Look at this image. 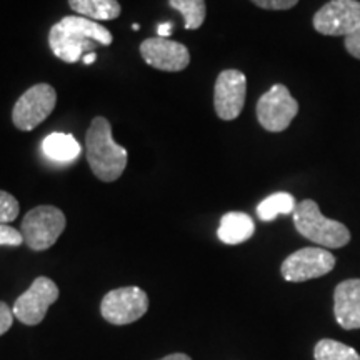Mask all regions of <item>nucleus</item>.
<instances>
[{
    "label": "nucleus",
    "instance_id": "nucleus-23",
    "mask_svg": "<svg viewBox=\"0 0 360 360\" xmlns=\"http://www.w3.org/2000/svg\"><path fill=\"white\" fill-rule=\"evenodd\" d=\"M344 47H345V51L350 53V56H352L354 58H359L360 60V27L355 30L354 34L344 37Z\"/></svg>",
    "mask_w": 360,
    "mask_h": 360
},
{
    "label": "nucleus",
    "instance_id": "nucleus-25",
    "mask_svg": "<svg viewBox=\"0 0 360 360\" xmlns=\"http://www.w3.org/2000/svg\"><path fill=\"white\" fill-rule=\"evenodd\" d=\"M157 32H159L160 37L169 39V35L172 34V24H170V22H167V24H160L157 27Z\"/></svg>",
    "mask_w": 360,
    "mask_h": 360
},
{
    "label": "nucleus",
    "instance_id": "nucleus-20",
    "mask_svg": "<svg viewBox=\"0 0 360 360\" xmlns=\"http://www.w3.org/2000/svg\"><path fill=\"white\" fill-rule=\"evenodd\" d=\"M19 202L12 193L0 191V224L13 222L19 217Z\"/></svg>",
    "mask_w": 360,
    "mask_h": 360
},
{
    "label": "nucleus",
    "instance_id": "nucleus-21",
    "mask_svg": "<svg viewBox=\"0 0 360 360\" xmlns=\"http://www.w3.org/2000/svg\"><path fill=\"white\" fill-rule=\"evenodd\" d=\"M24 242V236L17 229L11 227L7 224H0V245L7 247H19Z\"/></svg>",
    "mask_w": 360,
    "mask_h": 360
},
{
    "label": "nucleus",
    "instance_id": "nucleus-13",
    "mask_svg": "<svg viewBox=\"0 0 360 360\" xmlns=\"http://www.w3.org/2000/svg\"><path fill=\"white\" fill-rule=\"evenodd\" d=\"M334 312L342 328H360V278H349L335 287Z\"/></svg>",
    "mask_w": 360,
    "mask_h": 360
},
{
    "label": "nucleus",
    "instance_id": "nucleus-4",
    "mask_svg": "<svg viewBox=\"0 0 360 360\" xmlns=\"http://www.w3.org/2000/svg\"><path fill=\"white\" fill-rule=\"evenodd\" d=\"M65 215L53 205H39L25 214L22 236L29 249L42 252L51 249L65 229Z\"/></svg>",
    "mask_w": 360,
    "mask_h": 360
},
{
    "label": "nucleus",
    "instance_id": "nucleus-22",
    "mask_svg": "<svg viewBox=\"0 0 360 360\" xmlns=\"http://www.w3.org/2000/svg\"><path fill=\"white\" fill-rule=\"evenodd\" d=\"M252 2L265 11H289L299 4V0H252Z\"/></svg>",
    "mask_w": 360,
    "mask_h": 360
},
{
    "label": "nucleus",
    "instance_id": "nucleus-18",
    "mask_svg": "<svg viewBox=\"0 0 360 360\" xmlns=\"http://www.w3.org/2000/svg\"><path fill=\"white\" fill-rule=\"evenodd\" d=\"M170 7L182 13L187 30H197L204 24L207 15L205 0H169Z\"/></svg>",
    "mask_w": 360,
    "mask_h": 360
},
{
    "label": "nucleus",
    "instance_id": "nucleus-15",
    "mask_svg": "<svg viewBox=\"0 0 360 360\" xmlns=\"http://www.w3.org/2000/svg\"><path fill=\"white\" fill-rule=\"evenodd\" d=\"M42 150L49 159L56 162H72L80 155L82 148L74 135L53 132L44 139Z\"/></svg>",
    "mask_w": 360,
    "mask_h": 360
},
{
    "label": "nucleus",
    "instance_id": "nucleus-5",
    "mask_svg": "<svg viewBox=\"0 0 360 360\" xmlns=\"http://www.w3.org/2000/svg\"><path fill=\"white\" fill-rule=\"evenodd\" d=\"M57 103V92L52 85L37 84L19 97L12 110V122L19 130H34L52 114Z\"/></svg>",
    "mask_w": 360,
    "mask_h": 360
},
{
    "label": "nucleus",
    "instance_id": "nucleus-14",
    "mask_svg": "<svg viewBox=\"0 0 360 360\" xmlns=\"http://www.w3.org/2000/svg\"><path fill=\"white\" fill-rule=\"evenodd\" d=\"M255 224L250 215L244 212H229L220 220L217 236L224 244L238 245L254 236Z\"/></svg>",
    "mask_w": 360,
    "mask_h": 360
},
{
    "label": "nucleus",
    "instance_id": "nucleus-11",
    "mask_svg": "<svg viewBox=\"0 0 360 360\" xmlns=\"http://www.w3.org/2000/svg\"><path fill=\"white\" fill-rule=\"evenodd\" d=\"M247 96V79L240 70L220 72L214 87V107L219 119L236 120L242 114Z\"/></svg>",
    "mask_w": 360,
    "mask_h": 360
},
{
    "label": "nucleus",
    "instance_id": "nucleus-8",
    "mask_svg": "<svg viewBox=\"0 0 360 360\" xmlns=\"http://www.w3.org/2000/svg\"><path fill=\"white\" fill-rule=\"evenodd\" d=\"M334 267L332 252L322 247H304L283 260L281 272L287 282H305L327 276Z\"/></svg>",
    "mask_w": 360,
    "mask_h": 360
},
{
    "label": "nucleus",
    "instance_id": "nucleus-17",
    "mask_svg": "<svg viewBox=\"0 0 360 360\" xmlns=\"http://www.w3.org/2000/svg\"><path fill=\"white\" fill-rule=\"evenodd\" d=\"M297 202L289 192H277L264 199L257 207V215L264 222H272L278 215H289L295 212Z\"/></svg>",
    "mask_w": 360,
    "mask_h": 360
},
{
    "label": "nucleus",
    "instance_id": "nucleus-9",
    "mask_svg": "<svg viewBox=\"0 0 360 360\" xmlns=\"http://www.w3.org/2000/svg\"><path fill=\"white\" fill-rule=\"evenodd\" d=\"M148 310V297L139 287L114 289L102 299L101 312L114 326H127L142 319Z\"/></svg>",
    "mask_w": 360,
    "mask_h": 360
},
{
    "label": "nucleus",
    "instance_id": "nucleus-27",
    "mask_svg": "<svg viewBox=\"0 0 360 360\" xmlns=\"http://www.w3.org/2000/svg\"><path fill=\"white\" fill-rule=\"evenodd\" d=\"M96 58H97V53H96V52H92V53H87V56L84 57V64H85V65H90V64H94V62H96Z\"/></svg>",
    "mask_w": 360,
    "mask_h": 360
},
{
    "label": "nucleus",
    "instance_id": "nucleus-10",
    "mask_svg": "<svg viewBox=\"0 0 360 360\" xmlns=\"http://www.w3.org/2000/svg\"><path fill=\"white\" fill-rule=\"evenodd\" d=\"M58 299V287L49 277H37L13 304L12 312L25 326H39L51 305Z\"/></svg>",
    "mask_w": 360,
    "mask_h": 360
},
{
    "label": "nucleus",
    "instance_id": "nucleus-16",
    "mask_svg": "<svg viewBox=\"0 0 360 360\" xmlns=\"http://www.w3.org/2000/svg\"><path fill=\"white\" fill-rule=\"evenodd\" d=\"M72 11L90 20H114L120 15L117 0H69Z\"/></svg>",
    "mask_w": 360,
    "mask_h": 360
},
{
    "label": "nucleus",
    "instance_id": "nucleus-2",
    "mask_svg": "<svg viewBox=\"0 0 360 360\" xmlns=\"http://www.w3.org/2000/svg\"><path fill=\"white\" fill-rule=\"evenodd\" d=\"M87 160L94 175L102 182H114L127 165V148L112 139L110 122L105 117H96L85 135Z\"/></svg>",
    "mask_w": 360,
    "mask_h": 360
},
{
    "label": "nucleus",
    "instance_id": "nucleus-24",
    "mask_svg": "<svg viewBox=\"0 0 360 360\" xmlns=\"http://www.w3.org/2000/svg\"><path fill=\"white\" fill-rule=\"evenodd\" d=\"M13 319H15V315H13L12 309L6 302H0V335L6 334L12 327Z\"/></svg>",
    "mask_w": 360,
    "mask_h": 360
},
{
    "label": "nucleus",
    "instance_id": "nucleus-7",
    "mask_svg": "<svg viewBox=\"0 0 360 360\" xmlns=\"http://www.w3.org/2000/svg\"><path fill=\"white\" fill-rule=\"evenodd\" d=\"M360 27L359 0H330L314 15V29L328 37H347Z\"/></svg>",
    "mask_w": 360,
    "mask_h": 360
},
{
    "label": "nucleus",
    "instance_id": "nucleus-19",
    "mask_svg": "<svg viewBox=\"0 0 360 360\" xmlns=\"http://www.w3.org/2000/svg\"><path fill=\"white\" fill-rule=\"evenodd\" d=\"M314 357L315 360H360L357 350L332 339L317 342L314 349Z\"/></svg>",
    "mask_w": 360,
    "mask_h": 360
},
{
    "label": "nucleus",
    "instance_id": "nucleus-6",
    "mask_svg": "<svg viewBox=\"0 0 360 360\" xmlns=\"http://www.w3.org/2000/svg\"><path fill=\"white\" fill-rule=\"evenodd\" d=\"M299 114V102L285 85H274L257 102V120L267 132H283Z\"/></svg>",
    "mask_w": 360,
    "mask_h": 360
},
{
    "label": "nucleus",
    "instance_id": "nucleus-3",
    "mask_svg": "<svg viewBox=\"0 0 360 360\" xmlns=\"http://www.w3.org/2000/svg\"><path fill=\"white\" fill-rule=\"evenodd\" d=\"M294 224L300 236L322 249H340L350 242V231L339 220L327 219L317 202L305 199L297 204Z\"/></svg>",
    "mask_w": 360,
    "mask_h": 360
},
{
    "label": "nucleus",
    "instance_id": "nucleus-1",
    "mask_svg": "<svg viewBox=\"0 0 360 360\" xmlns=\"http://www.w3.org/2000/svg\"><path fill=\"white\" fill-rule=\"evenodd\" d=\"M49 44L56 57L75 64L85 52H96L97 45H110L112 34L98 22L69 15L52 25Z\"/></svg>",
    "mask_w": 360,
    "mask_h": 360
},
{
    "label": "nucleus",
    "instance_id": "nucleus-26",
    "mask_svg": "<svg viewBox=\"0 0 360 360\" xmlns=\"http://www.w3.org/2000/svg\"><path fill=\"white\" fill-rule=\"evenodd\" d=\"M159 360H192V359L186 354H170V355H167V357L159 359Z\"/></svg>",
    "mask_w": 360,
    "mask_h": 360
},
{
    "label": "nucleus",
    "instance_id": "nucleus-12",
    "mask_svg": "<svg viewBox=\"0 0 360 360\" xmlns=\"http://www.w3.org/2000/svg\"><path fill=\"white\" fill-rule=\"evenodd\" d=\"M141 56L157 70L180 72L191 64V53L184 44L164 37H152L141 44Z\"/></svg>",
    "mask_w": 360,
    "mask_h": 360
}]
</instances>
